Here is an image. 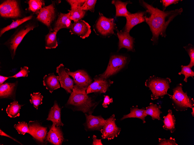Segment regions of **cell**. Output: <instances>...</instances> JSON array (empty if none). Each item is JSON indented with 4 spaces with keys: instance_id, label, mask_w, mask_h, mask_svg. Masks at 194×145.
I'll list each match as a JSON object with an SVG mask.
<instances>
[{
    "instance_id": "7a4b0ae2",
    "label": "cell",
    "mask_w": 194,
    "mask_h": 145,
    "mask_svg": "<svg viewBox=\"0 0 194 145\" xmlns=\"http://www.w3.org/2000/svg\"><path fill=\"white\" fill-rule=\"evenodd\" d=\"M99 103L88 96L86 90L73 88L66 106L73 111L89 115L93 113Z\"/></svg>"
},
{
    "instance_id": "60d3db41",
    "label": "cell",
    "mask_w": 194,
    "mask_h": 145,
    "mask_svg": "<svg viewBox=\"0 0 194 145\" xmlns=\"http://www.w3.org/2000/svg\"><path fill=\"white\" fill-rule=\"evenodd\" d=\"M182 1L180 0H161L160 2L162 3L163 7V11H164L166 8L168 6L173 4L178 3L179 1Z\"/></svg>"
},
{
    "instance_id": "603a6c76",
    "label": "cell",
    "mask_w": 194,
    "mask_h": 145,
    "mask_svg": "<svg viewBox=\"0 0 194 145\" xmlns=\"http://www.w3.org/2000/svg\"><path fill=\"white\" fill-rule=\"evenodd\" d=\"M46 120L52 121L56 126H63L64 125L61 119V109L56 101H55L53 106L51 109Z\"/></svg>"
},
{
    "instance_id": "1f68e13d",
    "label": "cell",
    "mask_w": 194,
    "mask_h": 145,
    "mask_svg": "<svg viewBox=\"0 0 194 145\" xmlns=\"http://www.w3.org/2000/svg\"><path fill=\"white\" fill-rule=\"evenodd\" d=\"M30 96L31 98L30 100V103L33 104L34 107L37 110L39 106L42 104L43 96L39 92L31 93Z\"/></svg>"
},
{
    "instance_id": "8d00e7d4",
    "label": "cell",
    "mask_w": 194,
    "mask_h": 145,
    "mask_svg": "<svg viewBox=\"0 0 194 145\" xmlns=\"http://www.w3.org/2000/svg\"><path fill=\"white\" fill-rule=\"evenodd\" d=\"M96 1V0H86L81 8L85 11L89 10L94 12L95 11V7Z\"/></svg>"
},
{
    "instance_id": "4dcf8cb0",
    "label": "cell",
    "mask_w": 194,
    "mask_h": 145,
    "mask_svg": "<svg viewBox=\"0 0 194 145\" xmlns=\"http://www.w3.org/2000/svg\"><path fill=\"white\" fill-rule=\"evenodd\" d=\"M70 13V19L74 22L81 20L85 15L86 11L82 10L81 8H77L68 10Z\"/></svg>"
},
{
    "instance_id": "7402d4cb",
    "label": "cell",
    "mask_w": 194,
    "mask_h": 145,
    "mask_svg": "<svg viewBox=\"0 0 194 145\" xmlns=\"http://www.w3.org/2000/svg\"><path fill=\"white\" fill-rule=\"evenodd\" d=\"M70 13L67 14L60 13L58 19L55 23L53 31L57 32L61 29H70L72 23L70 19Z\"/></svg>"
},
{
    "instance_id": "7c38bea8",
    "label": "cell",
    "mask_w": 194,
    "mask_h": 145,
    "mask_svg": "<svg viewBox=\"0 0 194 145\" xmlns=\"http://www.w3.org/2000/svg\"><path fill=\"white\" fill-rule=\"evenodd\" d=\"M94 81L88 87L86 90L87 94L92 93H105L114 82L108 79H103L97 75L94 78Z\"/></svg>"
},
{
    "instance_id": "bcb514c9",
    "label": "cell",
    "mask_w": 194,
    "mask_h": 145,
    "mask_svg": "<svg viewBox=\"0 0 194 145\" xmlns=\"http://www.w3.org/2000/svg\"><path fill=\"white\" fill-rule=\"evenodd\" d=\"M191 109H192V111L191 112V114L193 117H194V107H193L191 108Z\"/></svg>"
},
{
    "instance_id": "5bb4252c",
    "label": "cell",
    "mask_w": 194,
    "mask_h": 145,
    "mask_svg": "<svg viewBox=\"0 0 194 145\" xmlns=\"http://www.w3.org/2000/svg\"><path fill=\"white\" fill-rule=\"evenodd\" d=\"M69 29L71 34L77 35L82 39L88 37L91 32V26L82 19L72 23Z\"/></svg>"
},
{
    "instance_id": "e0dca14e",
    "label": "cell",
    "mask_w": 194,
    "mask_h": 145,
    "mask_svg": "<svg viewBox=\"0 0 194 145\" xmlns=\"http://www.w3.org/2000/svg\"><path fill=\"white\" fill-rule=\"evenodd\" d=\"M146 10L139 11L134 14H128L125 17L126 23L123 31L129 33L132 28L137 25L145 21V17L147 13Z\"/></svg>"
},
{
    "instance_id": "e575fe53",
    "label": "cell",
    "mask_w": 194,
    "mask_h": 145,
    "mask_svg": "<svg viewBox=\"0 0 194 145\" xmlns=\"http://www.w3.org/2000/svg\"><path fill=\"white\" fill-rule=\"evenodd\" d=\"M181 70L180 72L178 73L179 75L183 74L185 76V78L184 81L187 82V79L191 77L193 78L194 76V72L188 65H183L181 66Z\"/></svg>"
},
{
    "instance_id": "f1b7e54d",
    "label": "cell",
    "mask_w": 194,
    "mask_h": 145,
    "mask_svg": "<svg viewBox=\"0 0 194 145\" xmlns=\"http://www.w3.org/2000/svg\"><path fill=\"white\" fill-rule=\"evenodd\" d=\"M57 32L53 31H50L45 36V48L46 49L55 48L58 46L56 38Z\"/></svg>"
},
{
    "instance_id": "d6986e66",
    "label": "cell",
    "mask_w": 194,
    "mask_h": 145,
    "mask_svg": "<svg viewBox=\"0 0 194 145\" xmlns=\"http://www.w3.org/2000/svg\"><path fill=\"white\" fill-rule=\"evenodd\" d=\"M46 140L54 145H62L64 139L60 126H56L54 123H53L47 133Z\"/></svg>"
},
{
    "instance_id": "9a60e30c",
    "label": "cell",
    "mask_w": 194,
    "mask_h": 145,
    "mask_svg": "<svg viewBox=\"0 0 194 145\" xmlns=\"http://www.w3.org/2000/svg\"><path fill=\"white\" fill-rule=\"evenodd\" d=\"M85 122L83 125L86 131L101 130L105 122V120L101 115L94 116L85 113Z\"/></svg>"
},
{
    "instance_id": "277c9868",
    "label": "cell",
    "mask_w": 194,
    "mask_h": 145,
    "mask_svg": "<svg viewBox=\"0 0 194 145\" xmlns=\"http://www.w3.org/2000/svg\"><path fill=\"white\" fill-rule=\"evenodd\" d=\"M182 83L177 85L173 89V94L168 95L172 102L174 108L177 111H184L194 106V100L188 96L187 92H184L182 90Z\"/></svg>"
},
{
    "instance_id": "74e56055",
    "label": "cell",
    "mask_w": 194,
    "mask_h": 145,
    "mask_svg": "<svg viewBox=\"0 0 194 145\" xmlns=\"http://www.w3.org/2000/svg\"><path fill=\"white\" fill-rule=\"evenodd\" d=\"M29 72L28 67L25 66L23 67H21L20 70L19 72L13 76H10V77L17 78L21 77H27Z\"/></svg>"
},
{
    "instance_id": "8992f818",
    "label": "cell",
    "mask_w": 194,
    "mask_h": 145,
    "mask_svg": "<svg viewBox=\"0 0 194 145\" xmlns=\"http://www.w3.org/2000/svg\"><path fill=\"white\" fill-rule=\"evenodd\" d=\"M127 58V57L118 55L111 56L107 67L102 74L97 75L103 79H108L110 76L116 74L126 64Z\"/></svg>"
},
{
    "instance_id": "cb8c5ba5",
    "label": "cell",
    "mask_w": 194,
    "mask_h": 145,
    "mask_svg": "<svg viewBox=\"0 0 194 145\" xmlns=\"http://www.w3.org/2000/svg\"><path fill=\"white\" fill-rule=\"evenodd\" d=\"M147 116L145 112V109L144 107L139 109L137 106H133L130 108V113L124 115L121 118V120L127 118H137L141 120L143 123H146L145 118Z\"/></svg>"
},
{
    "instance_id": "f546056e",
    "label": "cell",
    "mask_w": 194,
    "mask_h": 145,
    "mask_svg": "<svg viewBox=\"0 0 194 145\" xmlns=\"http://www.w3.org/2000/svg\"><path fill=\"white\" fill-rule=\"evenodd\" d=\"M33 17L32 15H30L25 17L22 19H18L15 21H13L10 25L2 28L0 32V36H1L6 32L10 30L16 28L24 23L31 19Z\"/></svg>"
},
{
    "instance_id": "2e32d148",
    "label": "cell",
    "mask_w": 194,
    "mask_h": 145,
    "mask_svg": "<svg viewBox=\"0 0 194 145\" xmlns=\"http://www.w3.org/2000/svg\"><path fill=\"white\" fill-rule=\"evenodd\" d=\"M115 30L117 31V34L119 39L118 50L124 48L128 51L134 52V38L131 36L129 33L124 31H120L117 27Z\"/></svg>"
},
{
    "instance_id": "6da1fadb",
    "label": "cell",
    "mask_w": 194,
    "mask_h": 145,
    "mask_svg": "<svg viewBox=\"0 0 194 145\" xmlns=\"http://www.w3.org/2000/svg\"><path fill=\"white\" fill-rule=\"evenodd\" d=\"M139 2L150 15L149 17L146 16L145 17V21L152 33L151 40L153 42V45H157L159 36L166 37L168 26L175 17L181 14L183 11V9L180 8L165 11L154 7L143 0H139Z\"/></svg>"
},
{
    "instance_id": "d4e9b609",
    "label": "cell",
    "mask_w": 194,
    "mask_h": 145,
    "mask_svg": "<svg viewBox=\"0 0 194 145\" xmlns=\"http://www.w3.org/2000/svg\"><path fill=\"white\" fill-rule=\"evenodd\" d=\"M168 112L167 115L163 117L164 120L163 121L164 124L162 127L164 130L169 131L171 133H173L176 130V119L171 110H168Z\"/></svg>"
},
{
    "instance_id": "ac0fdd59",
    "label": "cell",
    "mask_w": 194,
    "mask_h": 145,
    "mask_svg": "<svg viewBox=\"0 0 194 145\" xmlns=\"http://www.w3.org/2000/svg\"><path fill=\"white\" fill-rule=\"evenodd\" d=\"M28 125L30 130L29 134L38 141L43 143L46 135L47 128L34 121H30Z\"/></svg>"
},
{
    "instance_id": "44dd1931",
    "label": "cell",
    "mask_w": 194,
    "mask_h": 145,
    "mask_svg": "<svg viewBox=\"0 0 194 145\" xmlns=\"http://www.w3.org/2000/svg\"><path fill=\"white\" fill-rule=\"evenodd\" d=\"M43 82L44 86L51 93L60 87L59 76L55 75L54 73L45 75L43 77Z\"/></svg>"
},
{
    "instance_id": "52a82bcc",
    "label": "cell",
    "mask_w": 194,
    "mask_h": 145,
    "mask_svg": "<svg viewBox=\"0 0 194 145\" xmlns=\"http://www.w3.org/2000/svg\"><path fill=\"white\" fill-rule=\"evenodd\" d=\"M68 73L74 80L73 88L86 90L88 87L92 82L93 80L84 70L79 69L72 72L69 70Z\"/></svg>"
},
{
    "instance_id": "8fae6325",
    "label": "cell",
    "mask_w": 194,
    "mask_h": 145,
    "mask_svg": "<svg viewBox=\"0 0 194 145\" xmlns=\"http://www.w3.org/2000/svg\"><path fill=\"white\" fill-rule=\"evenodd\" d=\"M69 69L65 67L62 63L56 68V72L59 76L60 87L66 91L71 94L74 86V80L69 76L68 72Z\"/></svg>"
},
{
    "instance_id": "5b68a950",
    "label": "cell",
    "mask_w": 194,
    "mask_h": 145,
    "mask_svg": "<svg viewBox=\"0 0 194 145\" xmlns=\"http://www.w3.org/2000/svg\"><path fill=\"white\" fill-rule=\"evenodd\" d=\"M99 15L94 27V31L97 34L104 37H108L114 34V30L116 27L113 18H108L102 14Z\"/></svg>"
},
{
    "instance_id": "4316f807",
    "label": "cell",
    "mask_w": 194,
    "mask_h": 145,
    "mask_svg": "<svg viewBox=\"0 0 194 145\" xmlns=\"http://www.w3.org/2000/svg\"><path fill=\"white\" fill-rule=\"evenodd\" d=\"M161 108L160 105L158 106L153 103L150 102L149 105L146 108L145 112L147 115H150L153 120H161L160 115L162 112L161 111Z\"/></svg>"
},
{
    "instance_id": "ffe728a7",
    "label": "cell",
    "mask_w": 194,
    "mask_h": 145,
    "mask_svg": "<svg viewBox=\"0 0 194 145\" xmlns=\"http://www.w3.org/2000/svg\"><path fill=\"white\" fill-rule=\"evenodd\" d=\"M17 83V81L13 83L5 82L0 85V98H10L15 100Z\"/></svg>"
},
{
    "instance_id": "ee69618b",
    "label": "cell",
    "mask_w": 194,
    "mask_h": 145,
    "mask_svg": "<svg viewBox=\"0 0 194 145\" xmlns=\"http://www.w3.org/2000/svg\"><path fill=\"white\" fill-rule=\"evenodd\" d=\"M0 135L1 136H6L7 137H8L12 139L14 141H16L17 142L21 144H21V143L19 142V141L13 138L12 137H11L9 135H7L6 133H5L3 132L2 131L1 129L0 130Z\"/></svg>"
},
{
    "instance_id": "836d02e7",
    "label": "cell",
    "mask_w": 194,
    "mask_h": 145,
    "mask_svg": "<svg viewBox=\"0 0 194 145\" xmlns=\"http://www.w3.org/2000/svg\"><path fill=\"white\" fill-rule=\"evenodd\" d=\"M14 127L19 134L24 135L26 133H30L28 125L25 122H18V124L14 125Z\"/></svg>"
},
{
    "instance_id": "9c48e42d",
    "label": "cell",
    "mask_w": 194,
    "mask_h": 145,
    "mask_svg": "<svg viewBox=\"0 0 194 145\" xmlns=\"http://www.w3.org/2000/svg\"><path fill=\"white\" fill-rule=\"evenodd\" d=\"M116 120L114 114L105 120L103 128L100 131L103 139H107L109 140L117 137L120 134L121 129L116 125Z\"/></svg>"
},
{
    "instance_id": "3957f363",
    "label": "cell",
    "mask_w": 194,
    "mask_h": 145,
    "mask_svg": "<svg viewBox=\"0 0 194 145\" xmlns=\"http://www.w3.org/2000/svg\"><path fill=\"white\" fill-rule=\"evenodd\" d=\"M171 82L169 78H162L154 75L149 78L145 84L152 93L151 99L154 100L160 98H162L165 95L168 94L167 91L170 88V84Z\"/></svg>"
},
{
    "instance_id": "ab89813d",
    "label": "cell",
    "mask_w": 194,
    "mask_h": 145,
    "mask_svg": "<svg viewBox=\"0 0 194 145\" xmlns=\"http://www.w3.org/2000/svg\"><path fill=\"white\" fill-rule=\"evenodd\" d=\"M71 6V9L81 8L84 3L85 0H67L66 1Z\"/></svg>"
},
{
    "instance_id": "f6af8a7d",
    "label": "cell",
    "mask_w": 194,
    "mask_h": 145,
    "mask_svg": "<svg viewBox=\"0 0 194 145\" xmlns=\"http://www.w3.org/2000/svg\"><path fill=\"white\" fill-rule=\"evenodd\" d=\"M9 77H6L2 76H0V85L3 84V83L8 79L10 78Z\"/></svg>"
},
{
    "instance_id": "d590c367",
    "label": "cell",
    "mask_w": 194,
    "mask_h": 145,
    "mask_svg": "<svg viewBox=\"0 0 194 145\" xmlns=\"http://www.w3.org/2000/svg\"><path fill=\"white\" fill-rule=\"evenodd\" d=\"M186 51L189 56L190 61L187 65L191 68L194 66V47L193 45L191 44H189L187 45L184 47Z\"/></svg>"
},
{
    "instance_id": "4fadbf2b",
    "label": "cell",
    "mask_w": 194,
    "mask_h": 145,
    "mask_svg": "<svg viewBox=\"0 0 194 145\" xmlns=\"http://www.w3.org/2000/svg\"><path fill=\"white\" fill-rule=\"evenodd\" d=\"M55 16V12L53 3L42 8L39 11L37 19L47 26L51 31L53 30L51 24L54 20Z\"/></svg>"
},
{
    "instance_id": "83f0119b",
    "label": "cell",
    "mask_w": 194,
    "mask_h": 145,
    "mask_svg": "<svg viewBox=\"0 0 194 145\" xmlns=\"http://www.w3.org/2000/svg\"><path fill=\"white\" fill-rule=\"evenodd\" d=\"M23 105L19 104L18 102L15 100L10 103L6 109V112L8 116L10 118H15L20 115L19 111Z\"/></svg>"
},
{
    "instance_id": "d6a6232c",
    "label": "cell",
    "mask_w": 194,
    "mask_h": 145,
    "mask_svg": "<svg viewBox=\"0 0 194 145\" xmlns=\"http://www.w3.org/2000/svg\"><path fill=\"white\" fill-rule=\"evenodd\" d=\"M28 10L33 12H35L42 8L44 5L43 1L40 0H30L28 1Z\"/></svg>"
},
{
    "instance_id": "30bf717a",
    "label": "cell",
    "mask_w": 194,
    "mask_h": 145,
    "mask_svg": "<svg viewBox=\"0 0 194 145\" xmlns=\"http://www.w3.org/2000/svg\"><path fill=\"white\" fill-rule=\"evenodd\" d=\"M0 14L3 17L15 18L21 16V12L16 1L8 0L0 5Z\"/></svg>"
},
{
    "instance_id": "484cf974",
    "label": "cell",
    "mask_w": 194,
    "mask_h": 145,
    "mask_svg": "<svg viewBox=\"0 0 194 145\" xmlns=\"http://www.w3.org/2000/svg\"><path fill=\"white\" fill-rule=\"evenodd\" d=\"M111 3L115 7L116 10L115 17H126L128 14L131 13L127 10L126 8L127 4L132 3V2L130 1L123 2L120 0H113L112 1Z\"/></svg>"
},
{
    "instance_id": "b9f144b4",
    "label": "cell",
    "mask_w": 194,
    "mask_h": 145,
    "mask_svg": "<svg viewBox=\"0 0 194 145\" xmlns=\"http://www.w3.org/2000/svg\"><path fill=\"white\" fill-rule=\"evenodd\" d=\"M104 98L102 106L104 108L108 107V105L110 103L113 102V99L112 98H110L108 96L104 95Z\"/></svg>"
},
{
    "instance_id": "f35d334b",
    "label": "cell",
    "mask_w": 194,
    "mask_h": 145,
    "mask_svg": "<svg viewBox=\"0 0 194 145\" xmlns=\"http://www.w3.org/2000/svg\"><path fill=\"white\" fill-rule=\"evenodd\" d=\"M158 145H178L175 138L170 137L169 139L159 138Z\"/></svg>"
},
{
    "instance_id": "7bdbcfd3",
    "label": "cell",
    "mask_w": 194,
    "mask_h": 145,
    "mask_svg": "<svg viewBox=\"0 0 194 145\" xmlns=\"http://www.w3.org/2000/svg\"><path fill=\"white\" fill-rule=\"evenodd\" d=\"M92 139L93 140L92 145H103L101 140L97 139L96 136L95 135H93Z\"/></svg>"
},
{
    "instance_id": "ba28073f",
    "label": "cell",
    "mask_w": 194,
    "mask_h": 145,
    "mask_svg": "<svg viewBox=\"0 0 194 145\" xmlns=\"http://www.w3.org/2000/svg\"><path fill=\"white\" fill-rule=\"evenodd\" d=\"M35 27V26L32 24L27 25L4 43L8 48L12 59L15 55L18 46L24 37L29 31L33 30Z\"/></svg>"
}]
</instances>
